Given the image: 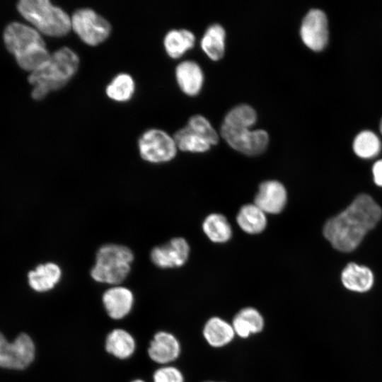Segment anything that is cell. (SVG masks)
Returning a JSON list of instances; mask_svg holds the SVG:
<instances>
[{
	"label": "cell",
	"instance_id": "cell-1",
	"mask_svg": "<svg viewBox=\"0 0 382 382\" xmlns=\"http://www.w3.org/2000/svg\"><path fill=\"white\" fill-rule=\"evenodd\" d=\"M381 216V208L374 199L361 194L344 211L326 222L323 235L335 249L349 253L357 248Z\"/></svg>",
	"mask_w": 382,
	"mask_h": 382
},
{
	"label": "cell",
	"instance_id": "cell-2",
	"mask_svg": "<svg viewBox=\"0 0 382 382\" xmlns=\"http://www.w3.org/2000/svg\"><path fill=\"white\" fill-rule=\"evenodd\" d=\"M4 40L18 65L30 73L42 67L50 57L41 34L25 24L13 22L8 25Z\"/></svg>",
	"mask_w": 382,
	"mask_h": 382
},
{
	"label": "cell",
	"instance_id": "cell-3",
	"mask_svg": "<svg viewBox=\"0 0 382 382\" xmlns=\"http://www.w3.org/2000/svg\"><path fill=\"white\" fill-rule=\"evenodd\" d=\"M79 66V56L69 47H63L51 54L46 64L28 76L29 83L33 86V98L42 100L50 91L64 86L76 74Z\"/></svg>",
	"mask_w": 382,
	"mask_h": 382
},
{
	"label": "cell",
	"instance_id": "cell-4",
	"mask_svg": "<svg viewBox=\"0 0 382 382\" xmlns=\"http://www.w3.org/2000/svg\"><path fill=\"white\" fill-rule=\"evenodd\" d=\"M17 8L40 33L62 37L71 29L69 14L48 0H21L18 3Z\"/></svg>",
	"mask_w": 382,
	"mask_h": 382
},
{
	"label": "cell",
	"instance_id": "cell-5",
	"mask_svg": "<svg viewBox=\"0 0 382 382\" xmlns=\"http://www.w3.org/2000/svg\"><path fill=\"white\" fill-rule=\"evenodd\" d=\"M133 260L134 254L127 246L105 244L96 253L91 276L99 283L119 285L127 277Z\"/></svg>",
	"mask_w": 382,
	"mask_h": 382
},
{
	"label": "cell",
	"instance_id": "cell-6",
	"mask_svg": "<svg viewBox=\"0 0 382 382\" xmlns=\"http://www.w3.org/2000/svg\"><path fill=\"white\" fill-rule=\"evenodd\" d=\"M71 29L86 45L96 46L103 42L111 33L110 23L94 10L81 8L71 17Z\"/></svg>",
	"mask_w": 382,
	"mask_h": 382
},
{
	"label": "cell",
	"instance_id": "cell-7",
	"mask_svg": "<svg viewBox=\"0 0 382 382\" xmlns=\"http://www.w3.org/2000/svg\"><path fill=\"white\" fill-rule=\"evenodd\" d=\"M138 147L141 158L152 163L172 160L178 148L173 137L158 129L144 132L139 139Z\"/></svg>",
	"mask_w": 382,
	"mask_h": 382
},
{
	"label": "cell",
	"instance_id": "cell-8",
	"mask_svg": "<svg viewBox=\"0 0 382 382\" xmlns=\"http://www.w3.org/2000/svg\"><path fill=\"white\" fill-rule=\"evenodd\" d=\"M35 352V345L27 334L22 333L13 342H8L0 333L1 367L23 369L32 363Z\"/></svg>",
	"mask_w": 382,
	"mask_h": 382
},
{
	"label": "cell",
	"instance_id": "cell-9",
	"mask_svg": "<svg viewBox=\"0 0 382 382\" xmlns=\"http://www.w3.org/2000/svg\"><path fill=\"white\" fill-rule=\"evenodd\" d=\"M221 134L234 149L249 156L262 154L266 149L269 136L262 129L250 131L249 128H236L222 125Z\"/></svg>",
	"mask_w": 382,
	"mask_h": 382
},
{
	"label": "cell",
	"instance_id": "cell-10",
	"mask_svg": "<svg viewBox=\"0 0 382 382\" xmlns=\"http://www.w3.org/2000/svg\"><path fill=\"white\" fill-rule=\"evenodd\" d=\"M300 35L304 44L314 51L322 50L328 40V21L319 9H312L303 19Z\"/></svg>",
	"mask_w": 382,
	"mask_h": 382
},
{
	"label": "cell",
	"instance_id": "cell-11",
	"mask_svg": "<svg viewBox=\"0 0 382 382\" xmlns=\"http://www.w3.org/2000/svg\"><path fill=\"white\" fill-rule=\"evenodd\" d=\"M190 247L183 238H174L168 243L154 247L150 253L151 262L163 269L178 267L188 259Z\"/></svg>",
	"mask_w": 382,
	"mask_h": 382
},
{
	"label": "cell",
	"instance_id": "cell-12",
	"mask_svg": "<svg viewBox=\"0 0 382 382\" xmlns=\"http://www.w3.org/2000/svg\"><path fill=\"white\" fill-rule=\"evenodd\" d=\"M180 351V344L174 335L158 331L150 342L147 353L153 361L165 366L176 360Z\"/></svg>",
	"mask_w": 382,
	"mask_h": 382
},
{
	"label": "cell",
	"instance_id": "cell-13",
	"mask_svg": "<svg viewBox=\"0 0 382 382\" xmlns=\"http://www.w3.org/2000/svg\"><path fill=\"white\" fill-rule=\"evenodd\" d=\"M102 301L108 316L114 320H120L131 312L134 297L129 289L116 285L103 293Z\"/></svg>",
	"mask_w": 382,
	"mask_h": 382
},
{
	"label": "cell",
	"instance_id": "cell-14",
	"mask_svg": "<svg viewBox=\"0 0 382 382\" xmlns=\"http://www.w3.org/2000/svg\"><path fill=\"white\" fill-rule=\"evenodd\" d=\"M286 191L277 180H267L259 186L255 197V204L265 213L278 214L286 203Z\"/></svg>",
	"mask_w": 382,
	"mask_h": 382
},
{
	"label": "cell",
	"instance_id": "cell-15",
	"mask_svg": "<svg viewBox=\"0 0 382 382\" xmlns=\"http://www.w3.org/2000/svg\"><path fill=\"white\" fill-rule=\"evenodd\" d=\"M341 282L349 291L365 293L373 287L374 277L369 267L350 262L341 273Z\"/></svg>",
	"mask_w": 382,
	"mask_h": 382
},
{
	"label": "cell",
	"instance_id": "cell-16",
	"mask_svg": "<svg viewBox=\"0 0 382 382\" xmlns=\"http://www.w3.org/2000/svg\"><path fill=\"white\" fill-rule=\"evenodd\" d=\"M61 277V268L54 262L40 264L28 274L30 287L37 292L52 289L59 283Z\"/></svg>",
	"mask_w": 382,
	"mask_h": 382
},
{
	"label": "cell",
	"instance_id": "cell-17",
	"mask_svg": "<svg viewBox=\"0 0 382 382\" xmlns=\"http://www.w3.org/2000/svg\"><path fill=\"white\" fill-rule=\"evenodd\" d=\"M175 77L180 89L188 96H195L201 90L203 73L195 62L184 61L175 69Z\"/></svg>",
	"mask_w": 382,
	"mask_h": 382
},
{
	"label": "cell",
	"instance_id": "cell-18",
	"mask_svg": "<svg viewBox=\"0 0 382 382\" xmlns=\"http://www.w3.org/2000/svg\"><path fill=\"white\" fill-rule=\"evenodd\" d=\"M107 352L119 359L131 357L136 349L134 337L125 329L115 328L107 335L105 342Z\"/></svg>",
	"mask_w": 382,
	"mask_h": 382
},
{
	"label": "cell",
	"instance_id": "cell-19",
	"mask_svg": "<svg viewBox=\"0 0 382 382\" xmlns=\"http://www.w3.org/2000/svg\"><path fill=\"white\" fill-rule=\"evenodd\" d=\"M232 326L235 334L247 338L252 334L261 332L264 328V319L260 313L254 308L241 309L233 318Z\"/></svg>",
	"mask_w": 382,
	"mask_h": 382
},
{
	"label": "cell",
	"instance_id": "cell-20",
	"mask_svg": "<svg viewBox=\"0 0 382 382\" xmlns=\"http://www.w3.org/2000/svg\"><path fill=\"white\" fill-rule=\"evenodd\" d=\"M235 335L232 325L219 317L209 319L203 328V335L206 341L214 347L228 345L233 340Z\"/></svg>",
	"mask_w": 382,
	"mask_h": 382
},
{
	"label": "cell",
	"instance_id": "cell-21",
	"mask_svg": "<svg viewBox=\"0 0 382 382\" xmlns=\"http://www.w3.org/2000/svg\"><path fill=\"white\" fill-rule=\"evenodd\" d=\"M195 42L194 34L188 30H172L166 33L163 39L165 50L172 58L180 57L191 49Z\"/></svg>",
	"mask_w": 382,
	"mask_h": 382
},
{
	"label": "cell",
	"instance_id": "cell-22",
	"mask_svg": "<svg viewBox=\"0 0 382 382\" xmlns=\"http://www.w3.org/2000/svg\"><path fill=\"white\" fill-rule=\"evenodd\" d=\"M236 220L242 230L250 234L262 232L267 224L265 212L255 204L243 206L237 214Z\"/></svg>",
	"mask_w": 382,
	"mask_h": 382
},
{
	"label": "cell",
	"instance_id": "cell-23",
	"mask_svg": "<svg viewBox=\"0 0 382 382\" xmlns=\"http://www.w3.org/2000/svg\"><path fill=\"white\" fill-rule=\"evenodd\" d=\"M225 30L219 24L210 25L204 33L201 47L212 60L216 61L223 57L225 50Z\"/></svg>",
	"mask_w": 382,
	"mask_h": 382
},
{
	"label": "cell",
	"instance_id": "cell-24",
	"mask_svg": "<svg viewBox=\"0 0 382 382\" xmlns=\"http://www.w3.org/2000/svg\"><path fill=\"white\" fill-rule=\"evenodd\" d=\"M202 228L207 236L214 243H225L231 238L232 234L228 221L219 214H212L207 216Z\"/></svg>",
	"mask_w": 382,
	"mask_h": 382
},
{
	"label": "cell",
	"instance_id": "cell-25",
	"mask_svg": "<svg viewBox=\"0 0 382 382\" xmlns=\"http://www.w3.org/2000/svg\"><path fill=\"white\" fill-rule=\"evenodd\" d=\"M135 90L133 78L128 74L115 76L105 88L109 98L117 102H126L132 98Z\"/></svg>",
	"mask_w": 382,
	"mask_h": 382
},
{
	"label": "cell",
	"instance_id": "cell-26",
	"mask_svg": "<svg viewBox=\"0 0 382 382\" xmlns=\"http://www.w3.org/2000/svg\"><path fill=\"white\" fill-rule=\"evenodd\" d=\"M173 139L177 147L183 151L205 152L212 146L204 138L194 132L187 126L178 130Z\"/></svg>",
	"mask_w": 382,
	"mask_h": 382
},
{
	"label": "cell",
	"instance_id": "cell-27",
	"mask_svg": "<svg viewBox=\"0 0 382 382\" xmlns=\"http://www.w3.org/2000/svg\"><path fill=\"white\" fill-rule=\"evenodd\" d=\"M381 149L378 137L371 131H363L354 139L353 150L354 153L363 158H371L376 156Z\"/></svg>",
	"mask_w": 382,
	"mask_h": 382
},
{
	"label": "cell",
	"instance_id": "cell-28",
	"mask_svg": "<svg viewBox=\"0 0 382 382\" xmlns=\"http://www.w3.org/2000/svg\"><path fill=\"white\" fill-rule=\"evenodd\" d=\"M257 120L254 109L248 105H240L231 109L226 115L223 124L236 128H249Z\"/></svg>",
	"mask_w": 382,
	"mask_h": 382
},
{
	"label": "cell",
	"instance_id": "cell-29",
	"mask_svg": "<svg viewBox=\"0 0 382 382\" xmlns=\"http://www.w3.org/2000/svg\"><path fill=\"white\" fill-rule=\"evenodd\" d=\"M187 126L194 132L204 138L211 145L219 141V137L209 122L203 116L197 115L191 117Z\"/></svg>",
	"mask_w": 382,
	"mask_h": 382
},
{
	"label": "cell",
	"instance_id": "cell-30",
	"mask_svg": "<svg viewBox=\"0 0 382 382\" xmlns=\"http://www.w3.org/2000/svg\"><path fill=\"white\" fill-rule=\"evenodd\" d=\"M153 382H184V376L178 368L165 365L154 371Z\"/></svg>",
	"mask_w": 382,
	"mask_h": 382
},
{
	"label": "cell",
	"instance_id": "cell-31",
	"mask_svg": "<svg viewBox=\"0 0 382 382\" xmlns=\"http://www.w3.org/2000/svg\"><path fill=\"white\" fill-rule=\"evenodd\" d=\"M374 183L382 187V159L376 161L372 168Z\"/></svg>",
	"mask_w": 382,
	"mask_h": 382
},
{
	"label": "cell",
	"instance_id": "cell-32",
	"mask_svg": "<svg viewBox=\"0 0 382 382\" xmlns=\"http://www.w3.org/2000/svg\"><path fill=\"white\" fill-rule=\"evenodd\" d=\"M131 382H145V381L144 380H142V379L137 378V379H134V380L132 381Z\"/></svg>",
	"mask_w": 382,
	"mask_h": 382
},
{
	"label": "cell",
	"instance_id": "cell-33",
	"mask_svg": "<svg viewBox=\"0 0 382 382\" xmlns=\"http://www.w3.org/2000/svg\"><path fill=\"white\" fill-rule=\"evenodd\" d=\"M380 131H381V133L382 134V120L380 123Z\"/></svg>",
	"mask_w": 382,
	"mask_h": 382
},
{
	"label": "cell",
	"instance_id": "cell-34",
	"mask_svg": "<svg viewBox=\"0 0 382 382\" xmlns=\"http://www.w3.org/2000/svg\"><path fill=\"white\" fill-rule=\"evenodd\" d=\"M206 382H214V381H206Z\"/></svg>",
	"mask_w": 382,
	"mask_h": 382
}]
</instances>
